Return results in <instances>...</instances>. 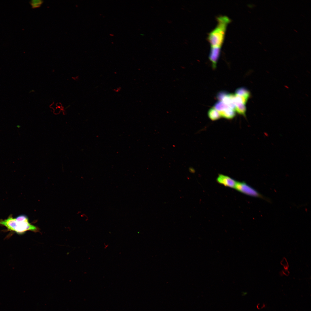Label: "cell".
Listing matches in <instances>:
<instances>
[{
    "label": "cell",
    "mask_w": 311,
    "mask_h": 311,
    "mask_svg": "<svg viewBox=\"0 0 311 311\" xmlns=\"http://www.w3.org/2000/svg\"><path fill=\"white\" fill-rule=\"evenodd\" d=\"M0 225L18 234H23L28 231L37 232L39 230L37 227L29 223L28 217L24 215H20L15 218L9 216L7 219L0 220Z\"/></svg>",
    "instance_id": "cell-1"
},
{
    "label": "cell",
    "mask_w": 311,
    "mask_h": 311,
    "mask_svg": "<svg viewBox=\"0 0 311 311\" xmlns=\"http://www.w3.org/2000/svg\"><path fill=\"white\" fill-rule=\"evenodd\" d=\"M217 24L215 27L208 34L207 39L211 47L221 48L223 44L227 27L230 19L225 16H221L217 18Z\"/></svg>",
    "instance_id": "cell-2"
},
{
    "label": "cell",
    "mask_w": 311,
    "mask_h": 311,
    "mask_svg": "<svg viewBox=\"0 0 311 311\" xmlns=\"http://www.w3.org/2000/svg\"><path fill=\"white\" fill-rule=\"evenodd\" d=\"M235 189L238 191L246 195L258 198L270 202L271 200L266 197L257 190L244 182H237Z\"/></svg>",
    "instance_id": "cell-3"
},
{
    "label": "cell",
    "mask_w": 311,
    "mask_h": 311,
    "mask_svg": "<svg viewBox=\"0 0 311 311\" xmlns=\"http://www.w3.org/2000/svg\"><path fill=\"white\" fill-rule=\"evenodd\" d=\"M219 183L230 188L235 189L237 181L231 177L221 174H219L216 179Z\"/></svg>",
    "instance_id": "cell-4"
},
{
    "label": "cell",
    "mask_w": 311,
    "mask_h": 311,
    "mask_svg": "<svg viewBox=\"0 0 311 311\" xmlns=\"http://www.w3.org/2000/svg\"><path fill=\"white\" fill-rule=\"evenodd\" d=\"M221 51V48L211 47L209 58L212 63V67L214 69L216 68L217 63L220 55Z\"/></svg>",
    "instance_id": "cell-5"
},
{
    "label": "cell",
    "mask_w": 311,
    "mask_h": 311,
    "mask_svg": "<svg viewBox=\"0 0 311 311\" xmlns=\"http://www.w3.org/2000/svg\"><path fill=\"white\" fill-rule=\"evenodd\" d=\"M219 112L221 117L228 119H232L236 115L235 111L230 107Z\"/></svg>",
    "instance_id": "cell-6"
},
{
    "label": "cell",
    "mask_w": 311,
    "mask_h": 311,
    "mask_svg": "<svg viewBox=\"0 0 311 311\" xmlns=\"http://www.w3.org/2000/svg\"><path fill=\"white\" fill-rule=\"evenodd\" d=\"M209 118L212 121H215L219 119L221 116L219 112L213 107L210 108L208 112Z\"/></svg>",
    "instance_id": "cell-7"
},
{
    "label": "cell",
    "mask_w": 311,
    "mask_h": 311,
    "mask_svg": "<svg viewBox=\"0 0 311 311\" xmlns=\"http://www.w3.org/2000/svg\"><path fill=\"white\" fill-rule=\"evenodd\" d=\"M235 111L240 115L245 116L246 111V107L245 105L242 104H236Z\"/></svg>",
    "instance_id": "cell-8"
},
{
    "label": "cell",
    "mask_w": 311,
    "mask_h": 311,
    "mask_svg": "<svg viewBox=\"0 0 311 311\" xmlns=\"http://www.w3.org/2000/svg\"><path fill=\"white\" fill-rule=\"evenodd\" d=\"M250 93L249 91L246 88L241 87L238 88L235 91V94L236 95L244 96L250 97Z\"/></svg>",
    "instance_id": "cell-9"
},
{
    "label": "cell",
    "mask_w": 311,
    "mask_h": 311,
    "mask_svg": "<svg viewBox=\"0 0 311 311\" xmlns=\"http://www.w3.org/2000/svg\"><path fill=\"white\" fill-rule=\"evenodd\" d=\"M213 107L219 112L223 111L225 109L229 107L228 105L222 101H220L217 102L214 105Z\"/></svg>",
    "instance_id": "cell-10"
},
{
    "label": "cell",
    "mask_w": 311,
    "mask_h": 311,
    "mask_svg": "<svg viewBox=\"0 0 311 311\" xmlns=\"http://www.w3.org/2000/svg\"><path fill=\"white\" fill-rule=\"evenodd\" d=\"M43 2L41 0H32L30 2V3L33 8H36L40 7Z\"/></svg>",
    "instance_id": "cell-11"
},
{
    "label": "cell",
    "mask_w": 311,
    "mask_h": 311,
    "mask_svg": "<svg viewBox=\"0 0 311 311\" xmlns=\"http://www.w3.org/2000/svg\"><path fill=\"white\" fill-rule=\"evenodd\" d=\"M227 94L224 91L219 92L217 95V98L220 101H222L224 97Z\"/></svg>",
    "instance_id": "cell-12"
}]
</instances>
